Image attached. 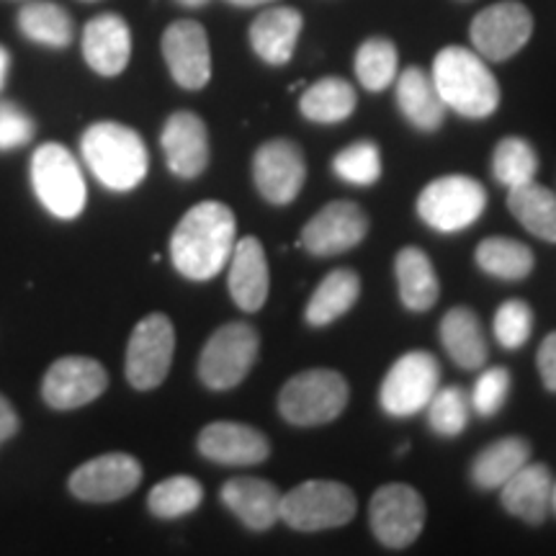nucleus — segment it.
Returning <instances> with one entry per match:
<instances>
[{"label": "nucleus", "instance_id": "obj_1", "mask_svg": "<svg viewBox=\"0 0 556 556\" xmlns=\"http://www.w3.org/2000/svg\"><path fill=\"white\" fill-rule=\"evenodd\" d=\"M238 242V219L222 201H201L178 222L170 238V261L180 276L208 281L229 263Z\"/></svg>", "mask_w": 556, "mask_h": 556}, {"label": "nucleus", "instance_id": "obj_2", "mask_svg": "<svg viewBox=\"0 0 556 556\" xmlns=\"http://www.w3.org/2000/svg\"><path fill=\"white\" fill-rule=\"evenodd\" d=\"M433 78L446 109L467 119H486L500 106V86L484 58L467 47H446L435 54Z\"/></svg>", "mask_w": 556, "mask_h": 556}, {"label": "nucleus", "instance_id": "obj_3", "mask_svg": "<svg viewBox=\"0 0 556 556\" xmlns=\"http://www.w3.org/2000/svg\"><path fill=\"white\" fill-rule=\"evenodd\" d=\"M83 160L111 191H131L142 184L150 168V155L142 137L116 122H99L80 139Z\"/></svg>", "mask_w": 556, "mask_h": 556}, {"label": "nucleus", "instance_id": "obj_4", "mask_svg": "<svg viewBox=\"0 0 556 556\" xmlns=\"http://www.w3.org/2000/svg\"><path fill=\"white\" fill-rule=\"evenodd\" d=\"M348 405V381L332 368H309L296 374L278 394V413L291 426H325Z\"/></svg>", "mask_w": 556, "mask_h": 556}, {"label": "nucleus", "instance_id": "obj_5", "mask_svg": "<svg viewBox=\"0 0 556 556\" xmlns=\"http://www.w3.org/2000/svg\"><path fill=\"white\" fill-rule=\"evenodd\" d=\"M31 184L45 208L58 219H75L86 208L88 189L78 160L58 142L34 152Z\"/></svg>", "mask_w": 556, "mask_h": 556}, {"label": "nucleus", "instance_id": "obj_6", "mask_svg": "<svg viewBox=\"0 0 556 556\" xmlns=\"http://www.w3.org/2000/svg\"><path fill=\"white\" fill-rule=\"evenodd\" d=\"M356 516L351 486L332 479H309L281 495V520L294 531H328Z\"/></svg>", "mask_w": 556, "mask_h": 556}, {"label": "nucleus", "instance_id": "obj_7", "mask_svg": "<svg viewBox=\"0 0 556 556\" xmlns=\"http://www.w3.org/2000/svg\"><path fill=\"white\" fill-rule=\"evenodd\" d=\"M486 191L469 176H443L417 197V217L435 232H462L484 214Z\"/></svg>", "mask_w": 556, "mask_h": 556}, {"label": "nucleus", "instance_id": "obj_8", "mask_svg": "<svg viewBox=\"0 0 556 556\" xmlns=\"http://www.w3.org/2000/svg\"><path fill=\"white\" fill-rule=\"evenodd\" d=\"M258 332L248 323H229L206 340L199 356V379L214 392L238 387L258 358Z\"/></svg>", "mask_w": 556, "mask_h": 556}, {"label": "nucleus", "instance_id": "obj_9", "mask_svg": "<svg viewBox=\"0 0 556 556\" xmlns=\"http://www.w3.org/2000/svg\"><path fill=\"white\" fill-rule=\"evenodd\" d=\"M438 387H441V366L433 353L409 351L394 361L381 381V409L392 417H413L428 407Z\"/></svg>", "mask_w": 556, "mask_h": 556}, {"label": "nucleus", "instance_id": "obj_10", "mask_svg": "<svg viewBox=\"0 0 556 556\" xmlns=\"http://www.w3.org/2000/svg\"><path fill=\"white\" fill-rule=\"evenodd\" d=\"M374 536L389 548H405L417 541L426 526V500L415 486L389 482L374 492L368 505Z\"/></svg>", "mask_w": 556, "mask_h": 556}, {"label": "nucleus", "instance_id": "obj_11", "mask_svg": "<svg viewBox=\"0 0 556 556\" xmlns=\"http://www.w3.org/2000/svg\"><path fill=\"white\" fill-rule=\"evenodd\" d=\"M173 353H176V330L168 315H148L137 323L127 345V379L139 392H150L168 377Z\"/></svg>", "mask_w": 556, "mask_h": 556}, {"label": "nucleus", "instance_id": "obj_12", "mask_svg": "<svg viewBox=\"0 0 556 556\" xmlns=\"http://www.w3.org/2000/svg\"><path fill=\"white\" fill-rule=\"evenodd\" d=\"M533 34V16L518 0L486 5L471 21V45L479 58L490 62H505L528 45Z\"/></svg>", "mask_w": 556, "mask_h": 556}, {"label": "nucleus", "instance_id": "obj_13", "mask_svg": "<svg viewBox=\"0 0 556 556\" xmlns=\"http://www.w3.org/2000/svg\"><path fill=\"white\" fill-rule=\"evenodd\" d=\"M253 180L268 204L287 206L304 189L307 163L304 152L291 139H270L253 157Z\"/></svg>", "mask_w": 556, "mask_h": 556}, {"label": "nucleus", "instance_id": "obj_14", "mask_svg": "<svg viewBox=\"0 0 556 556\" xmlns=\"http://www.w3.org/2000/svg\"><path fill=\"white\" fill-rule=\"evenodd\" d=\"M109 387V374L96 358H58L41 381V397L52 409H78L99 400Z\"/></svg>", "mask_w": 556, "mask_h": 556}, {"label": "nucleus", "instance_id": "obj_15", "mask_svg": "<svg viewBox=\"0 0 556 556\" xmlns=\"http://www.w3.org/2000/svg\"><path fill=\"white\" fill-rule=\"evenodd\" d=\"M368 232L366 212L353 201H332L302 229V248L317 258L340 255L361 245Z\"/></svg>", "mask_w": 556, "mask_h": 556}, {"label": "nucleus", "instance_id": "obj_16", "mask_svg": "<svg viewBox=\"0 0 556 556\" xmlns=\"http://www.w3.org/2000/svg\"><path fill=\"white\" fill-rule=\"evenodd\" d=\"M142 482V464L129 454H103L73 471L70 492L83 503H116Z\"/></svg>", "mask_w": 556, "mask_h": 556}, {"label": "nucleus", "instance_id": "obj_17", "mask_svg": "<svg viewBox=\"0 0 556 556\" xmlns=\"http://www.w3.org/2000/svg\"><path fill=\"white\" fill-rule=\"evenodd\" d=\"M163 58L173 80L186 90H201L212 78V52L208 37L199 21L184 18L170 24L163 34Z\"/></svg>", "mask_w": 556, "mask_h": 556}, {"label": "nucleus", "instance_id": "obj_18", "mask_svg": "<svg viewBox=\"0 0 556 556\" xmlns=\"http://www.w3.org/2000/svg\"><path fill=\"white\" fill-rule=\"evenodd\" d=\"M160 144H163L165 163L178 178H199L206 170L208 131L201 116L193 114V111L170 114V119L163 127V135H160Z\"/></svg>", "mask_w": 556, "mask_h": 556}, {"label": "nucleus", "instance_id": "obj_19", "mask_svg": "<svg viewBox=\"0 0 556 556\" xmlns=\"http://www.w3.org/2000/svg\"><path fill=\"white\" fill-rule=\"evenodd\" d=\"M199 451L208 462L222 467H253L270 454L268 438L242 422L219 420L201 430Z\"/></svg>", "mask_w": 556, "mask_h": 556}, {"label": "nucleus", "instance_id": "obj_20", "mask_svg": "<svg viewBox=\"0 0 556 556\" xmlns=\"http://www.w3.org/2000/svg\"><path fill=\"white\" fill-rule=\"evenodd\" d=\"M227 289L242 312H258L266 304L270 289L268 261L261 240L253 235L235 242L229 255Z\"/></svg>", "mask_w": 556, "mask_h": 556}, {"label": "nucleus", "instance_id": "obj_21", "mask_svg": "<svg viewBox=\"0 0 556 556\" xmlns=\"http://www.w3.org/2000/svg\"><path fill=\"white\" fill-rule=\"evenodd\" d=\"M83 58L103 78L124 73L131 58L129 24L116 13L90 18L83 31Z\"/></svg>", "mask_w": 556, "mask_h": 556}, {"label": "nucleus", "instance_id": "obj_22", "mask_svg": "<svg viewBox=\"0 0 556 556\" xmlns=\"http://www.w3.org/2000/svg\"><path fill=\"white\" fill-rule=\"evenodd\" d=\"M222 503L250 531H268L281 520V492L274 482L258 477L229 479L222 486Z\"/></svg>", "mask_w": 556, "mask_h": 556}, {"label": "nucleus", "instance_id": "obj_23", "mask_svg": "<svg viewBox=\"0 0 556 556\" xmlns=\"http://www.w3.org/2000/svg\"><path fill=\"white\" fill-rule=\"evenodd\" d=\"M552 471L546 464H523L500 486V503L510 516L541 526L552 510Z\"/></svg>", "mask_w": 556, "mask_h": 556}, {"label": "nucleus", "instance_id": "obj_24", "mask_svg": "<svg viewBox=\"0 0 556 556\" xmlns=\"http://www.w3.org/2000/svg\"><path fill=\"white\" fill-rule=\"evenodd\" d=\"M304 18L289 5H274L250 24V47L268 65H287L294 58Z\"/></svg>", "mask_w": 556, "mask_h": 556}, {"label": "nucleus", "instance_id": "obj_25", "mask_svg": "<svg viewBox=\"0 0 556 556\" xmlns=\"http://www.w3.org/2000/svg\"><path fill=\"white\" fill-rule=\"evenodd\" d=\"M397 106L402 116L420 131L441 129L446 119V103L438 96L430 73L422 67H407L397 75Z\"/></svg>", "mask_w": 556, "mask_h": 556}, {"label": "nucleus", "instance_id": "obj_26", "mask_svg": "<svg viewBox=\"0 0 556 556\" xmlns=\"http://www.w3.org/2000/svg\"><path fill=\"white\" fill-rule=\"evenodd\" d=\"M441 343L446 348L448 358L458 368H467V371L482 368L486 364V356H490L482 323L469 307H454L443 315Z\"/></svg>", "mask_w": 556, "mask_h": 556}, {"label": "nucleus", "instance_id": "obj_27", "mask_svg": "<svg viewBox=\"0 0 556 556\" xmlns=\"http://www.w3.org/2000/svg\"><path fill=\"white\" fill-rule=\"evenodd\" d=\"M361 296V278L351 268H336L323 278L315 294H312L304 319L312 328H325L340 319L345 312L353 309V304Z\"/></svg>", "mask_w": 556, "mask_h": 556}, {"label": "nucleus", "instance_id": "obj_28", "mask_svg": "<svg viewBox=\"0 0 556 556\" xmlns=\"http://www.w3.org/2000/svg\"><path fill=\"white\" fill-rule=\"evenodd\" d=\"M394 274L400 283V299L409 312H428L438 302L441 283L433 263L420 248H402L394 258Z\"/></svg>", "mask_w": 556, "mask_h": 556}, {"label": "nucleus", "instance_id": "obj_29", "mask_svg": "<svg viewBox=\"0 0 556 556\" xmlns=\"http://www.w3.org/2000/svg\"><path fill=\"white\" fill-rule=\"evenodd\" d=\"M528 462H531V443L526 438H500L484 451H479L471 462V482L482 490H500Z\"/></svg>", "mask_w": 556, "mask_h": 556}, {"label": "nucleus", "instance_id": "obj_30", "mask_svg": "<svg viewBox=\"0 0 556 556\" xmlns=\"http://www.w3.org/2000/svg\"><path fill=\"white\" fill-rule=\"evenodd\" d=\"M507 208L528 232L546 242H556V193L528 180L507 193Z\"/></svg>", "mask_w": 556, "mask_h": 556}, {"label": "nucleus", "instance_id": "obj_31", "mask_svg": "<svg viewBox=\"0 0 556 556\" xmlns=\"http://www.w3.org/2000/svg\"><path fill=\"white\" fill-rule=\"evenodd\" d=\"M356 103L358 96L351 83L343 78H323L304 90L299 109L304 119L315 124H338L356 111Z\"/></svg>", "mask_w": 556, "mask_h": 556}, {"label": "nucleus", "instance_id": "obj_32", "mask_svg": "<svg viewBox=\"0 0 556 556\" xmlns=\"http://www.w3.org/2000/svg\"><path fill=\"white\" fill-rule=\"evenodd\" d=\"M18 29L24 31L26 39L37 45L62 50L73 41V18L62 5L52 0H34L18 11Z\"/></svg>", "mask_w": 556, "mask_h": 556}, {"label": "nucleus", "instance_id": "obj_33", "mask_svg": "<svg viewBox=\"0 0 556 556\" xmlns=\"http://www.w3.org/2000/svg\"><path fill=\"white\" fill-rule=\"evenodd\" d=\"M477 266L486 276L520 281V278L531 276L533 250L513 238H486L477 245Z\"/></svg>", "mask_w": 556, "mask_h": 556}, {"label": "nucleus", "instance_id": "obj_34", "mask_svg": "<svg viewBox=\"0 0 556 556\" xmlns=\"http://www.w3.org/2000/svg\"><path fill=\"white\" fill-rule=\"evenodd\" d=\"M397 67H400V52L394 47V41L384 37L366 39L356 52V78L361 86L371 93L387 90L397 80Z\"/></svg>", "mask_w": 556, "mask_h": 556}, {"label": "nucleus", "instance_id": "obj_35", "mask_svg": "<svg viewBox=\"0 0 556 556\" xmlns=\"http://www.w3.org/2000/svg\"><path fill=\"white\" fill-rule=\"evenodd\" d=\"M539 170V155L531 142L523 137H505L500 139L495 155H492V176L497 184L516 189L528 180H536Z\"/></svg>", "mask_w": 556, "mask_h": 556}, {"label": "nucleus", "instance_id": "obj_36", "mask_svg": "<svg viewBox=\"0 0 556 556\" xmlns=\"http://www.w3.org/2000/svg\"><path fill=\"white\" fill-rule=\"evenodd\" d=\"M201 500H204V486H201L199 479L178 475V477L163 479V482L152 486L148 505L155 518L173 520V518L189 516V513L197 510Z\"/></svg>", "mask_w": 556, "mask_h": 556}, {"label": "nucleus", "instance_id": "obj_37", "mask_svg": "<svg viewBox=\"0 0 556 556\" xmlns=\"http://www.w3.org/2000/svg\"><path fill=\"white\" fill-rule=\"evenodd\" d=\"M428 426L443 438H456L467 430L471 402L462 387H438L428 402Z\"/></svg>", "mask_w": 556, "mask_h": 556}, {"label": "nucleus", "instance_id": "obj_38", "mask_svg": "<svg viewBox=\"0 0 556 556\" xmlns=\"http://www.w3.org/2000/svg\"><path fill=\"white\" fill-rule=\"evenodd\" d=\"M332 170L353 186H374L381 178V152L374 142H353L332 157Z\"/></svg>", "mask_w": 556, "mask_h": 556}, {"label": "nucleus", "instance_id": "obj_39", "mask_svg": "<svg viewBox=\"0 0 556 556\" xmlns=\"http://www.w3.org/2000/svg\"><path fill=\"white\" fill-rule=\"evenodd\" d=\"M492 330H495L497 343L507 348V351H516V348L526 345L533 330L531 307H528L523 299H507L495 312Z\"/></svg>", "mask_w": 556, "mask_h": 556}, {"label": "nucleus", "instance_id": "obj_40", "mask_svg": "<svg viewBox=\"0 0 556 556\" xmlns=\"http://www.w3.org/2000/svg\"><path fill=\"white\" fill-rule=\"evenodd\" d=\"M507 394H510V371L503 366H492L479 374L469 402L479 415L492 417L503 409Z\"/></svg>", "mask_w": 556, "mask_h": 556}, {"label": "nucleus", "instance_id": "obj_41", "mask_svg": "<svg viewBox=\"0 0 556 556\" xmlns=\"http://www.w3.org/2000/svg\"><path fill=\"white\" fill-rule=\"evenodd\" d=\"M34 135V122L18 106L3 101L0 103V152L16 150L26 144Z\"/></svg>", "mask_w": 556, "mask_h": 556}, {"label": "nucleus", "instance_id": "obj_42", "mask_svg": "<svg viewBox=\"0 0 556 556\" xmlns=\"http://www.w3.org/2000/svg\"><path fill=\"white\" fill-rule=\"evenodd\" d=\"M539 374L548 392H556V332H548L539 348Z\"/></svg>", "mask_w": 556, "mask_h": 556}, {"label": "nucleus", "instance_id": "obj_43", "mask_svg": "<svg viewBox=\"0 0 556 556\" xmlns=\"http://www.w3.org/2000/svg\"><path fill=\"white\" fill-rule=\"evenodd\" d=\"M18 433V415L16 409L11 407V402L0 394V446H3L9 438Z\"/></svg>", "mask_w": 556, "mask_h": 556}, {"label": "nucleus", "instance_id": "obj_44", "mask_svg": "<svg viewBox=\"0 0 556 556\" xmlns=\"http://www.w3.org/2000/svg\"><path fill=\"white\" fill-rule=\"evenodd\" d=\"M9 65H11L9 52H5V47H0V88H3L5 75H9Z\"/></svg>", "mask_w": 556, "mask_h": 556}, {"label": "nucleus", "instance_id": "obj_45", "mask_svg": "<svg viewBox=\"0 0 556 556\" xmlns=\"http://www.w3.org/2000/svg\"><path fill=\"white\" fill-rule=\"evenodd\" d=\"M227 3L240 5V9H253V5H268V3H276V0H227Z\"/></svg>", "mask_w": 556, "mask_h": 556}, {"label": "nucleus", "instance_id": "obj_46", "mask_svg": "<svg viewBox=\"0 0 556 556\" xmlns=\"http://www.w3.org/2000/svg\"><path fill=\"white\" fill-rule=\"evenodd\" d=\"M176 3L186 5V9H201V5H206L208 0H176Z\"/></svg>", "mask_w": 556, "mask_h": 556}, {"label": "nucleus", "instance_id": "obj_47", "mask_svg": "<svg viewBox=\"0 0 556 556\" xmlns=\"http://www.w3.org/2000/svg\"><path fill=\"white\" fill-rule=\"evenodd\" d=\"M552 510L556 513V482L552 484Z\"/></svg>", "mask_w": 556, "mask_h": 556}]
</instances>
